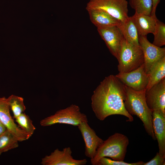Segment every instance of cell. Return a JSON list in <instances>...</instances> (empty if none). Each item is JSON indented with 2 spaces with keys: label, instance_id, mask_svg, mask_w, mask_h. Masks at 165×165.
Segmentation results:
<instances>
[{
  "label": "cell",
  "instance_id": "cell-25",
  "mask_svg": "<svg viewBox=\"0 0 165 165\" xmlns=\"http://www.w3.org/2000/svg\"><path fill=\"white\" fill-rule=\"evenodd\" d=\"M165 157L161 156L157 152L155 156L148 162L145 163L144 165H164Z\"/></svg>",
  "mask_w": 165,
  "mask_h": 165
},
{
  "label": "cell",
  "instance_id": "cell-26",
  "mask_svg": "<svg viewBox=\"0 0 165 165\" xmlns=\"http://www.w3.org/2000/svg\"><path fill=\"white\" fill-rule=\"evenodd\" d=\"M160 0H152V8L151 15L156 17V12L157 6L160 2Z\"/></svg>",
  "mask_w": 165,
  "mask_h": 165
},
{
  "label": "cell",
  "instance_id": "cell-15",
  "mask_svg": "<svg viewBox=\"0 0 165 165\" xmlns=\"http://www.w3.org/2000/svg\"><path fill=\"white\" fill-rule=\"evenodd\" d=\"M130 17L137 29L139 36H146L149 33H154L157 19L156 17L135 13Z\"/></svg>",
  "mask_w": 165,
  "mask_h": 165
},
{
  "label": "cell",
  "instance_id": "cell-3",
  "mask_svg": "<svg viewBox=\"0 0 165 165\" xmlns=\"http://www.w3.org/2000/svg\"><path fill=\"white\" fill-rule=\"evenodd\" d=\"M129 144V140L126 135L116 133L104 141L98 148L95 156L90 159L92 165H96L103 157H109L112 160L123 161Z\"/></svg>",
  "mask_w": 165,
  "mask_h": 165
},
{
  "label": "cell",
  "instance_id": "cell-22",
  "mask_svg": "<svg viewBox=\"0 0 165 165\" xmlns=\"http://www.w3.org/2000/svg\"><path fill=\"white\" fill-rule=\"evenodd\" d=\"M15 119L20 128L31 136L33 134L36 128L28 115L23 112Z\"/></svg>",
  "mask_w": 165,
  "mask_h": 165
},
{
  "label": "cell",
  "instance_id": "cell-7",
  "mask_svg": "<svg viewBox=\"0 0 165 165\" xmlns=\"http://www.w3.org/2000/svg\"><path fill=\"white\" fill-rule=\"evenodd\" d=\"M116 76L125 85L135 91L146 90L148 76L145 70L144 64L133 71L119 72Z\"/></svg>",
  "mask_w": 165,
  "mask_h": 165
},
{
  "label": "cell",
  "instance_id": "cell-13",
  "mask_svg": "<svg viewBox=\"0 0 165 165\" xmlns=\"http://www.w3.org/2000/svg\"><path fill=\"white\" fill-rule=\"evenodd\" d=\"M88 122L81 123L78 126L85 143V155L90 159L95 156L99 146L104 141L96 134L88 123Z\"/></svg>",
  "mask_w": 165,
  "mask_h": 165
},
{
  "label": "cell",
  "instance_id": "cell-21",
  "mask_svg": "<svg viewBox=\"0 0 165 165\" xmlns=\"http://www.w3.org/2000/svg\"><path fill=\"white\" fill-rule=\"evenodd\" d=\"M129 4L135 13L151 15L152 0H129Z\"/></svg>",
  "mask_w": 165,
  "mask_h": 165
},
{
  "label": "cell",
  "instance_id": "cell-20",
  "mask_svg": "<svg viewBox=\"0 0 165 165\" xmlns=\"http://www.w3.org/2000/svg\"><path fill=\"white\" fill-rule=\"evenodd\" d=\"M10 110L12 111L13 118L15 119L26 110L24 98L14 95H11L7 98Z\"/></svg>",
  "mask_w": 165,
  "mask_h": 165
},
{
  "label": "cell",
  "instance_id": "cell-2",
  "mask_svg": "<svg viewBox=\"0 0 165 165\" xmlns=\"http://www.w3.org/2000/svg\"><path fill=\"white\" fill-rule=\"evenodd\" d=\"M125 86L126 97L124 101L125 107L131 116H136L141 121L148 135L156 140L152 125V113L145 99L146 90L135 91Z\"/></svg>",
  "mask_w": 165,
  "mask_h": 165
},
{
  "label": "cell",
  "instance_id": "cell-17",
  "mask_svg": "<svg viewBox=\"0 0 165 165\" xmlns=\"http://www.w3.org/2000/svg\"><path fill=\"white\" fill-rule=\"evenodd\" d=\"M117 26L127 42L134 46H140L138 30L130 16L126 22H120Z\"/></svg>",
  "mask_w": 165,
  "mask_h": 165
},
{
  "label": "cell",
  "instance_id": "cell-4",
  "mask_svg": "<svg viewBox=\"0 0 165 165\" xmlns=\"http://www.w3.org/2000/svg\"><path fill=\"white\" fill-rule=\"evenodd\" d=\"M118 69L119 72L126 73L133 71L144 64L142 51L140 46L133 45L123 39L119 56Z\"/></svg>",
  "mask_w": 165,
  "mask_h": 165
},
{
  "label": "cell",
  "instance_id": "cell-6",
  "mask_svg": "<svg viewBox=\"0 0 165 165\" xmlns=\"http://www.w3.org/2000/svg\"><path fill=\"white\" fill-rule=\"evenodd\" d=\"M128 5L127 0H90L87 4L86 9L105 12L120 22L124 23L129 17Z\"/></svg>",
  "mask_w": 165,
  "mask_h": 165
},
{
  "label": "cell",
  "instance_id": "cell-27",
  "mask_svg": "<svg viewBox=\"0 0 165 165\" xmlns=\"http://www.w3.org/2000/svg\"><path fill=\"white\" fill-rule=\"evenodd\" d=\"M6 130V126L0 120V135L3 133Z\"/></svg>",
  "mask_w": 165,
  "mask_h": 165
},
{
  "label": "cell",
  "instance_id": "cell-19",
  "mask_svg": "<svg viewBox=\"0 0 165 165\" xmlns=\"http://www.w3.org/2000/svg\"><path fill=\"white\" fill-rule=\"evenodd\" d=\"M19 142L7 129L0 135V155L4 152L17 148Z\"/></svg>",
  "mask_w": 165,
  "mask_h": 165
},
{
  "label": "cell",
  "instance_id": "cell-12",
  "mask_svg": "<svg viewBox=\"0 0 165 165\" xmlns=\"http://www.w3.org/2000/svg\"><path fill=\"white\" fill-rule=\"evenodd\" d=\"M97 31L111 54L118 59L124 39L117 26L97 28Z\"/></svg>",
  "mask_w": 165,
  "mask_h": 165
},
{
  "label": "cell",
  "instance_id": "cell-9",
  "mask_svg": "<svg viewBox=\"0 0 165 165\" xmlns=\"http://www.w3.org/2000/svg\"><path fill=\"white\" fill-rule=\"evenodd\" d=\"M70 147H66L62 151L57 148L49 155L42 159V165H84L87 163L86 159L78 160L73 158Z\"/></svg>",
  "mask_w": 165,
  "mask_h": 165
},
{
  "label": "cell",
  "instance_id": "cell-18",
  "mask_svg": "<svg viewBox=\"0 0 165 165\" xmlns=\"http://www.w3.org/2000/svg\"><path fill=\"white\" fill-rule=\"evenodd\" d=\"M148 74V81L146 90L165 78V56L152 65Z\"/></svg>",
  "mask_w": 165,
  "mask_h": 165
},
{
  "label": "cell",
  "instance_id": "cell-16",
  "mask_svg": "<svg viewBox=\"0 0 165 165\" xmlns=\"http://www.w3.org/2000/svg\"><path fill=\"white\" fill-rule=\"evenodd\" d=\"M87 11L90 21L97 28L117 26L120 22L105 12L95 9Z\"/></svg>",
  "mask_w": 165,
  "mask_h": 165
},
{
  "label": "cell",
  "instance_id": "cell-8",
  "mask_svg": "<svg viewBox=\"0 0 165 165\" xmlns=\"http://www.w3.org/2000/svg\"><path fill=\"white\" fill-rule=\"evenodd\" d=\"M0 120L19 142L28 140L31 136L15 123L10 114L7 98L5 97H0Z\"/></svg>",
  "mask_w": 165,
  "mask_h": 165
},
{
  "label": "cell",
  "instance_id": "cell-10",
  "mask_svg": "<svg viewBox=\"0 0 165 165\" xmlns=\"http://www.w3.org/2000/svg\"><path fill=\"white\" fill-rule=\"evenodd\" d=\"M139 43L144 55V69L148 74L152 65L165 56V48L153 45L148 40L146 36H139Z\"/></svg>",
  "mask_w": 165,
  "mask_h": 165
},
{
  "label": "cell",
  "instance_id": "cell-14",
  "mask_svg": "<svg viewBox=\"0 0 165 165\" xmlns=\"http://www.w3.org/2000/svg\"><path fill=\"white\" fill-rule=\"evenodd\" d=\"M152 127L159 149L158 152L165 157V113L160 110L152 112Z\"/></svg>",
  "mask_w": 165,
  "mask_h": 165
},
{
  "label": "cell",
  "instance_id": "cell-11",
  "mask_svg": "<svg viewBox=\"0 0 165 165\" xmlns=\"http://www.w3.org/2000/svg\"><path fill=\"white\" fill-rule=\"evenodd\" d=\"M145 97L152 112L160 110L165 113V78L146 90Z\"/></svg>",
  "mask_w": 165,
  "mask_h": 165
},
{
  "label": "cell",
  "instance_id": "cell-23",
  "mask_svg": "<svg viewBox=\"0 0 165 165\" xmlns=\"http://www.w3.org/2000/svg\"><path fill=\"white\" fill-rule=\"evenodd\" d=\"M154 40L152 44L161 47L165 45V24L158 19L156 22L155 31L153 34Z\"/></svg>",
  "mask_w": 165,
  "mask_h": 165
},
{
  "label": "cell",
  "instance_id": "cell-1",
  "mask_svg": "<svg viewBox=\"0 0 165 165\" xmlns=\"http://www.w3.org/2000/svg\"><path fill=\"white\" fill-rule=\"evenodd\" d=\"M126 97L125 85L116 75L105 77L94 90L91 97V107L97 118L104 120L111 115H119L134 120L133 116L126 110L124 101Z\"/></svg>",
  "mask_w": 165,
  "mask_h": 165
},
{
  "label": "cell",
  "instance_id": "cell-24",
  "mask_svg": "<svg viewBox=\"0 0 165 165\" xmlns=\"http://www.w3.org/2000/svg\"><path fill=\"white\" fill-rule=\"evenodd\" d=\"M145 163L143 161L128 163L123 161H117L106 157H103L98 161L96 165H144Z\"/></svg>",
  "mask_w": 165,
  "mask_h": 165
},
{
  "label": "cell",
  "instance_id": "cell-5",
  "mask_svg": "<svg viewBox=\"0 0 165 165\" xmlns=\"http://www.w3.org/2000/svg\"><path fill=\"white\" fill-rule=\"evenodd\" d=\"M84 121L88 122L86 116L80 112L78 106L72 104L42 119L40 121V124L42 127L50 126L57 123L78 126Z\"/></svg>",
  "mask_w": 165,
  "mask_h": 165
}]
</instances>
